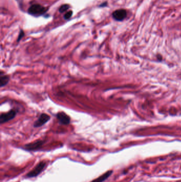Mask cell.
I'll use <instances>...</instances> for the list:
<instances>
[{"mask_svg":"<svg viewBox=\"0 0 181 182\" xmlns=\"http://www.w3.org/2000/svg\"><path fill=\"white\" fill-rule=\"evenodd\" d=\"M48 9L39 4H34L30 6L28 10L29 15L35 17H39L44 15L47 11Z\"/></svg>","mask_w":181,"mask_h":182,"instance_id":"6da1fadb","label":"cell"},{"mask_svg":"<svg viewBox=\"0 0 181 182\" xmlns=\"http://www.w3.org/2000/svg\"><path fill=\"white\" fill-rule=\"evenodd\" d=\"M46 165L47 163L45 161H41L34 167L33 169H32L31 171L27 173L26 175L27 177L33 178L37 176L44 171V169L45 168Z\"/></svg>","mask_w":181,"mask_h":182,"instance_id":"7a4b0ae2","label":"cell"},{"mask_svg":"<svg viewBox=\"0 0 181 182\" xmlns=\"http://www.w3.org/2000/svg\"><path fill=\"white\" fill-rule=\"evenodd\" d=\"M17 111L15 109H12L6 113H2L0 115V124H3L14 119L17 115Z\"/></svg>","mask_w":181,"mask_h":182,"instance_id":"3957f363","label":"cell"},{"mask_svg":"<svg viewBox=\"0 0 181 182\" xmlns=\"http://www.w3.org/2000/svg\"><path fill=\"white\" fill-rule=\"evenodd\" d=\"M45 143V140H37L25 144L23 146V148L27 151H36L41 149Z\"/></svg>","mask_w":181,"mask_h":182,"instance_id":"277c9868","label":"cell"},{"mask_svg":"<svg viewBox=\"0 0 181 182\" xmlns=\"http://www.w3.org/2000/svg\"><path fill=\"white\" fill-rule=\"evenodd\" d=\"M51 119V116L45 113H43L39 116L37 120L34 123V127H40L44 125Z\"/></svg>","mask_w":181,"mask_h":182,"instance_id":"5b68a950","label":"cell"},{"mask_svg":"<svg viewBox=\"0 0 181 182\" xmlns=\"http://www.w3.org/2000/svg\"><path fill=\"white\" fill-rule=\"evenodd\" d=\"M56 117L61 125H68L71 122V118L64 112H59L57 113Z\"/></svg>","mask_w":181,"mask_h":182,"instance_id":"8992f818","label":"cell"},{"mask_svg":"<svg viewBox=\"0 0 181 182\" xmlns=\"http://www.w3.org/2000/svg\"><path fill=\"white\" fill-rule=\"evenodd\" d=\"M112 15L115 20L117 21H122L126 18L127 12L124 9H119L114 11Z\"/></svg>","mask_w":181,"mask_h":182,"instance_id":"52a82bcc","label":"cell"},{"mask_svg":"<svg viewBox=\"0 0 181 182\" xmlns=\"http://www.w3.org/2000/svg\"><path fill=\"white\" fill-rule=\"evenodd\" d=\"M10 81V77L9 75H5L3 71H1L0 73V86L3 87L7 85Z\"/></svg>","mask_w":181,"mask_h":182,"instance_id":"ba28073f","label":"cell"},{"mask_svg":"<svg viewBox=\"0 0 181 182\" xmlns=\"http://www.w3.org/2000/svg\"><path fill=\"white\" fill-rule=\"evenodd\" d=\"M113 171H108L106 172L104 174L100 176L98 178L94 179L90 182H103L108 179L110 175L112 174Z\"/></svg>","mask_w":181,"mask_h":182,"instance_id":"9c48e42d","label":"cell"},{"mask_svg":"<svg viewBox=\"0 0 181 182\" xmlns=\"http://www.w3.org/2000/svg\"><path fill=\"white\" fill-rule=\"evenodd\" d=\"M70 6L68 4H63L62 6H61L60 9H59V11L60 13H63L64 12L67 11L68 9H69Z\"/></svg>","mask_w":181,"mask_h":182,"instance_id":"30bf717a","label":"cell"},{"mask_svg":"<svg viewBox=\"0 0 181 182\" xmlns=\"http://www.w3.org/2000/svg\"><path fill=\"white\" fill-rule=\"evenodd\" d=\"M73 14V12L72 11H69L67 12L64 15V18L65 19L68 20L70 18L72 15Z\"/></svg>","mask_w":181,"mask_h":182,"instance_id":"8fae6325","label":"cell"},{"mask_svg":"<svg viewBox=\"0 0 181 182\" xmlns=\"http://www.w3.org/2000/svg\"><path fill=\"white\" fill-rule=\"evenodd\" d=\"M25 36V33L23 31V30H20V33H19V36L18 37V39H17V42H19V41H20L23 37Z\"/></svg>","mask_w":181,"mask_h":182,"instance_id":"7c38bea8","label":"cell"},{"mask_svg":"<svg viewBox=\"0 0 181 182\" xmlns=\"http://www.w3.org/2000/svg\"><path fill=\"white\" fill-rule=\"evenodd\" d=\"M107 5V2H104V3H102V4H100V5H99V7H105Z\"/></svg>","mask_w":181,"mask_h":182,"instance_id":"4fadbf2b","label":"cell"}]
</instances>
